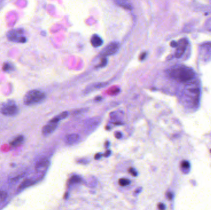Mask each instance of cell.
Segmentation results:
<instances>
[{"label":"cell","mask_w":211,"mask_h":210,"mask_svg":"<svg viewBox=\"0 0 211 210\" xmlns=\"http://www.w3.org/2000/svg\"><path fill=\"white\" fill-rule=\"evenodd\" d=\"M158 208L159 210H164L165 208V205L163 203H159L158 205Z\"/></svg>","instance_id":"obj_25"},{"label":"cell","mask_w":211,"mask_h":210,"mask_svg":"<svg viewBox=\"0 0 211 210\" xmlns=\"http://www.w3.org/2000/svg\"><path fill=\"white\" fill-rule=\"evenodd\" d=\"M119 49V44L117 42H113L109 44L101 53V55L103 56H111L116 54Z\"/></svg>","instance_id":"obj_6"},{"label":"cell","mask_w":211,"mask_h":210,"mask_svg":"<svg viewBox=\"0 0 211 210\" xmlns=\"http://www.w3.org/2000/svg\"><path fill=\"white\" fill-rule=\"evenodd\" d=\"M128 171L133 176H137V172L136 171V170L134 168H129Z\"/></svg>","instance_id":"obj_22"},{"label":"cell","mask_w":211,"mask_h":210,"mask_svg":"<svg viewBox=\"0 0 211 210\" xmlns=\"http://www.w3.org/2000/svg\"><path fill=\"white\" fill-rule=\"evenodd\" d=\"M81 182V178L78 176H73L70 180V182L71 184H74V183H79Z\"/></svg>","instance_id":"obj_20"},{"label":"cell","mask_w":211,"mask_h":210,"mask_svg":"<svg viewBox=\"0 0 211 210\" xmlns=\"http://www.w3.org/2000/svg\"><path fill=\"white\" fill-rule=\"evenodd\" d=\"M102 39L97 35H94L91 38V43L93 47L98 48L103 44Z\"/></svg>","instance_id":"obj_10"},{"label":"cell","mask_w":211,"mask_h":210,"mask_svg":"<svg viewBox=\"0 0 211 210\" xmlns=\"http://www.w3.org/2000/svg\"><path fill=\"white\" fill-rule=\"evenodd\" d=\"M7 37L9 40L15 43H24L27 41V38L24 36V31L22 29L10 30L7 33Z\"/></svg>","instance_id":"obj_5"},{"label":"cell","mask_w":211,"mask_h":210,"mask_svg":"<svg viewBox=\"0 0 211 210\" xmlns=\"http://www.w3.org/2000/svg\"><path fill=\"white\" fill-rule=\"evenodd\" d=\"M170 77L181 82H186L192 80L194 77V71L184 66L173 67L168 70Z\"/></svg>","instance_id":"obj_1"},{"label":"cell","mask_w":211,"mask_h":210,"mask_svg":"<svg viewBox=\"0 0 211 210\" xmlns=\"http://www.w3.org/2000/svg\"><path fill=\"white\" fill-rule=\"evenodd\" d=\"M189 167H190V164L188 161H186V160H184L181 162V169L183 170H188L189 169Z\"/></svg>","instance_id":"obj_16"},{"label":"cell","mask_w":211,"mask_h":210,"mask_svg":"<svg viewBox=\"0 0 211 210\" xmlns=\"http://www.w3.org/2000/svg\"><path fill=\"white\" fill-rule=\"evenodd\" d=\"M110 153H111L110 150H108V151L104 153V155H105V156H108L110 155Z\"/></svg>","instance_id":"obj_29"},{"label":"cell","mask_w":211,"mask_h":210,"mask_svg":"<svg viewBox=\"0 0 211 210\" xmlns=\"http://www.w3.org/2000/svg\"><path fill=\"white\" fill-rule=\"evenodd\" d=\"M80 139V136L77 134H70L65 138V142L68 145H73L77 142Z\"/></svg>","instance_id":"obj_9"},{"label":"cell","mask_w":211,"mask_h":210,"mask_svg":"<svg viewBox=\"0 0 211 210\" xmlns=\"http://www.w3.org/2000/svg\"><path fill=\"white\" fill-rule=\"evenodd\" d=\"M119 183L121 185V186H125V185H128L130 184V181L128 179H125V178H122L121 180H119Z\"/></svg>","instance_id":"obj_18"},{"label":"cell","mask_w":211,"mask_h":210,"mask_svg":"<svg viewBox=\"0 0 211 210\" xmlns=\"http://www.w3.org/2000/svg\"><path fill=\"white\" fill-rule=\"evenodd\" d=\"M7 197V194L2 190H0V203L4 202Z\"/></svg>","instance_id":"obj_17"},{"label":"cell","mask_w":211,"mask_h":210,"mask_svg":"<svg viewBox=\"0 0 211 210\" xmlns=\"http://www.w3.org/2000/svg\"></svg>","instance_id":"obj_30"},{"label":"cell","mask_w":211,"mask_h":210,"mask_svg":"<svg viewBox=\"0 0 211 210\" xmlns=\"http://www.w3.org/2000/svg\"><path fill=\"white\" fill-rule=\"evenodd\" d=\"M2 69L5 72H9L10 70H11L12 69V66L11 63H5L4 65H3V67H2Z\"/></svg>","instance_id":"obj_19"},{"label":"cell","mask_w":211,"mask_h":210,"mask_svg":"<svg viewBox=\"0 0 211 210\" xmlns=\"http://www.w3.org/2000/svg\"><path fill=\"white\" fill-rule=\"evenodd\" d=\"M188 44V41L186 39H182L179 41L177 44V49L175 53V56L177 58H180L182 56V55L184 54L186 46Z\"/></svg>","instance_id":"obj_8"},{"label":"cell","mask_w":211,"mask_h":210,"mask_svg":"<svg viewBox=\"0 0 211 210\" xmlns=\"http://www.w3.org/2000/svg\"><path fill=\"white\" fill-rule=\"evenodd\" d=\"M177 44H178V43H177L176 41H172L171 43H170V46L172 48H175L177 46Z\"/></svg>","instance_id":"obj_24"},{"label":"cell","mask_w":211,"mask_h":210,"mask_svg":"<svg viewBox=\"0 0 211 210\" xmlns=\"http://www.w3.org/2000/svg\"><path fill=\"white\" fill-rule=\"evenodd\" d=\"M199 90L196 86H190L185 91V102L190 106H196L199 102Z\"/></svg>","instance_id":"obj_2"},{"label":"cell","mask_w":211,"mask_h":210,"mask_svg":"<svg viewBox=\"0 0 211 210\" xmlns=\"http://www.w3.org/2000/svg\"><path fill=\"white\" fill-rule=\"evenodd\" d=\"M116 1L120 6L124 9H128V10L132 9V7L131 4L127 1V0H116Z\"/></svg>","instance_id":"obj_12"},{"label":"cell","mask_w":211,"mask_h":210,"mask_svg":"<svg viewBox=\"0 0 211 210\" xmlns=\"http://www.w3.org/2000/svg\"><path fill=\"white\" fill-rule=\"evenodd\" d=\"M50 164V161L47 158H43L40 160H39L36 164V170H41L44 168L47 167Z\"/></svg>","instance_id":"obj_11"},{"label":"cell","mask_w":211,"mask_h":210,"mask_svg":"<svg viewBox=\"0 0 211 210\" xmlns=\"http://www.w3.org/2000/svg\"><path fill=\"white\" fill-rule=\"evenodd\" d=\"M101 157V155L100 153H97V154L95 155L94 158H95L96 160H99Z\"/></svg>","instance_id":"obj_28"},{"label":"cell","mask_w":211,"mask_h":210,"mask_svg":"<svg viewBox=\"0 0 211 210\" xmlns=\"http://www.w3.org/2000/svg\"><path fill=\"white\" fill-rule=\"evenodd\" d=\"M115 136H116V138H117V139H119V138H121V137H122V136H122V134H121V133L117 132V133H116Z\"/></svg>","instance_id":"obj_27"},{"label":"cell","mask_w":211,"mask_h":210,"mask_svg":"<svg viewBox=\"0 0 211 210\" xmlns=\"http://www.w3.org/2000/svg\"><path fill=\"white\" fill-rule=\"evenodd\" d=\"M146 53L145 52V53H143L141 54L140 56V60H143L145 59V58H146Z\"/></svg>","instance_id":"obj_23"},{"label":"cell","mask_w":211,"mask_h":210,"mask_svg":"<svg viewBox=\"0 0 211 210\" xmlns=\"http://www.w3.org/2000/svg\"><path fill=\"white\" fill-rule=\"evenodd\" d=\"M58 123L50 121L47 124L43 126L42 128V134L43 136H48L53 133L58 127Z\"/></svg>","instance_id":"obj_7"},{"label":"cell","mask_w":211,"mask_h":210,"mask_svg":"<svg viewBox=\"0 0 211 210\" xmlns=\"http://www.w3.org/2000/svg\"><path fill=\"white\" fill-rule=\"evenodd\" d=\"M24 139V138L22 136H19L18 137L15 138L12 141V142L11 143V146H13V147H17V146L21 145Z\"/></svg>","instance_id":"obj_13"},{"label":"cell","mask_w":211,"mask_h":210,"mask_svg":"<svg viewBox=\"0 0 211 210\" xmlns=\"http://www.w3.org/2000/svg\"><path fill=\"white\" fill-rule=\"evenodd\" d=\"M45 94L38 90H31L24 96L23 101L26 105H31L41 102L45 99Z\"/></svg>","instance_id":"obj_3"},{"label":"cell","mask_w":211,"mask_h":210,"mask_svg":"<svg viewBox=\"0 0 211 210\" xmlns=\"http://www.w3.org/2000/svg\"><path fill=\"white\" fill-rule=\"evenodd\" d=\"M33 184H34V181H33L31 180H24L19 186V189L20 190H22L24 189L27 188V187L30 186L31 185H32Z\"/></svg>","instance_id":"obj_15"},{"label":"cell","mask_w":211,"mask_h":210,"mask_svg":"<svg viewBox=\"0 0 211 210\" xmlns=\"http://www.w3.org/2000/svg\"><path fill=\"white\" fill-rule=\"evenodd\" d=\"M19 112V109L14 102H7L0 107V112L6 116H13Z\"/></svg>","instance_id":"obj_4"},{"label":"cell","mask_w":211,"mask_h":210,"mask_svg":"<svg viewBox=\"0 0 211 210\" xmlns=\"http://www.w3.org/2000/svg\"><path fill=\"white\" fill-rule=\"evenodd\" d=\"M107 62H108L107 59L104 56V57L102 58V59H101V63L99 64V65H98L96 67H97V68H99V67H103L106 66V64H107Z\"/></svg>","instance_id":"obj_21"},{"label":"cell","mask_w":211,"mask_h":210,"mask_svg":"<svg viewBox=\"0 0 211 210\" xmlns=\"http://www.w3.org/2000/svg\"><path fill=\"white\" fill-rule=\"evenodd\" d=\"M67 116H68V113L67 112H62V114H60L59 115L56 116V117H55L54 119H53L52 120H50V121H53V122L58 123L60 120L65 119Z\"/></svg>","instance_id":"obj_14"},{"label":"cell","mask_w":211,"mask_h":210,"mask_svg":"<svg viewBox=\"0 0 211 210\" xmlns=\"http://www.w3.org/2000/svg\"><path fill=\"white\" fill-rule=\"evenodd\" d=\"M167 197H168V198L170 199V200L172 199V198H173V194H172V193H171V192H168V193H167Z\"/></svg>","instance_id":"obj_26"}]
</instances>
